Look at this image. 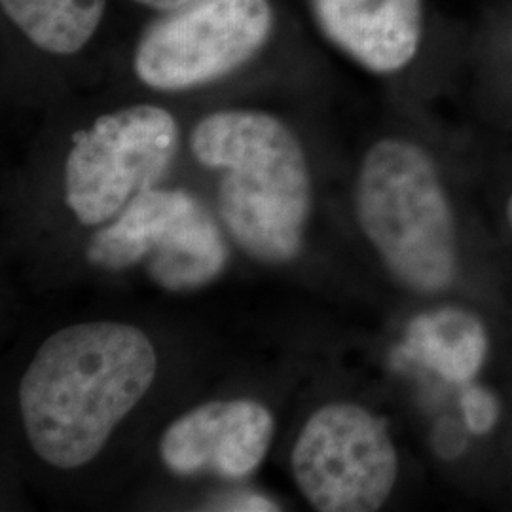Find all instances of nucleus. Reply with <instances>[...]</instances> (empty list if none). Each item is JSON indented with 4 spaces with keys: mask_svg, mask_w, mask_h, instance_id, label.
<instances>
[{
    "mask_svg": "<svg viewBox=\"0 0 512 512\" xmlns=\"http://www.w3.org/2000/svg\"><path fill=\"white\" fill-rule=\"evenodd\" d=\"M406 355L454 384H469L486 361L488 334L480 319L459 308L420 315L406 334Z\"/></svg>",
    "mask_w": 512,
    "mask_h": 512,
    "instance_id": "9d476101",
    "label": "nucleus"
},
{
    "mask_svg": "<svg viewBox=\"0 0 512 512\" xmlns=\"http://www.w3.org/2000/svg\"><path fill=\"white\" fill-rule=\"evenodd\" d=\"M275 421L264 404L249 399L211 401L173 421L160 440V458L175 475L203 471L243 478L266 458Z\"/></svg>",
    "mask_w": 512,
    "mask_h": 512,
    "instance_id": "6e6552de",
    "label": "nucleus"
},
{
    "mask_svg": "<svg viewBox=\"0 0 512 512\" xmlns=\"http://www.w3.org/2000/svg\"><path fill=\"white\" fill-rule=\"evenodd\" d=\"M194 158L222 173V222L262 262L300 253L311 211L310 165L293 129L272 112L224 109L203 116L190 137Z\"/></svg>",
    "mask_w": 512,
    "mask_h": 512,
    "instance_id": "f03ea898",
    "label": "nucleus"
},
{
    "mask_svg": "<svg viewBox=\"0 0 512 512\" xmlns=\"http://www.w3.org/2000/svg\"><path fill=\"white\" fill-rule=\"evenodd\" d=\"M141 8H147L150 12L156 14H165V12H173L177 8H181L184 4L192 2V0H129Z\"/></svg>",
    "mask_w": 512,
    "mask_h": 512,
    "instance_id": "4468645a",
    "label": "nucleus"
},
{
    "mask_svg": "<svg viewBox=\"0 0 512 512\" xmlns=\"http://www.w3.org/2000/svg\"><path fill=\"white\" fill-rule=\"evenodd\" d=\"M355 207L389 272L418 293H440L458 274V238L439 169L412 141L389 137L366 152Z\"/></svg>",
    "mask_w": 512,
    "mask_h": 512,
    "instance_id": "7ed1b4c3",
    "label": "nucleus"
},
{
    "mask_svg": "<svg viewBox=\"0 0 512 512\" xmlns=\"http://www.w3.org/2000/svg\"><path fill=\"white\" fill-rule=\"evenodd\" d=\"M158 372L147 334L92 321L42 342L19 384V412L38 458L61 471L88 465L143 401Z\"/></svg>",
    "mask_w": 512,
    "mask_h": 512,
    "instance_id": "f257e3e1",
    "label": "nucleus"
},
{
    "mask_svg": "<svg viewBox=\"0 0 512 512\" xmlns=\"http://www.w3.org/2000/svg\"><path fill=\"white\" fill-rule=\"evenodd\" d=\"M275 21L272 0H192L147 25L133 46L131 69L156 92L211 86L268 48Z\"/></svg>",
    "mask_w": 512,
    "mask_h": 512,
    "instance_id": "20e7f679",
    "label": "nucleus"
},
{
    "mask_svg": "<svg viewBox=\"0 0 512 512\" xmlns=\"http://www.w3.org/2000/svg\"><path fill=\"white\" fill-rule=\"evenodd\" d=\"M181 128L160 105H129L78 131L65 158V202L78 222L97 226L154 188L177 158Z\"/></svg>",
    "mask_w": 512,
    "mask_h": 512,
    "instance_id": "39448f33",
    "label": "nucleus"
},
{
    "mask_svg": "<svg viewBox=\"0 0 512 512\" xmlns=\"http://www.w3.org/2000/svg\"><path fill=\"white\" fill-rule=\"evenodd\" d=\"M222 511H279L274 501L260 495H234L219 503Z\"/></svg>",
    "mask_w": 512,
    "mask_h": 512,
    "instance_id": "ddd939ff",
    "label": "nucleus"
},
{
    "mask_svg": "<svg viewBox=\"0 0 512 512\" xmlns=\"http://www.w3.org/2000/svg\"><path fill=\"white\" fill-rule=\"evenodd\" d=\"M308 6L330 46L370 73H399L418 55L421 0H308Z\"/></svg>",
    "mask_w": 512,
    "mask_h": 512,
    "instance_id": "1a4fd4ad",
    "label": "nucleus"
},
{
    "mask_svg": "<svg viewBox=\"0 0 512 512\" xmlns=\"http://www.w3.org/2000/svg\"><path fill=\"white\" fill-rule=\"evenodd\" d=\"M507 220H509V226H511L512 232V194L511 198H509V202H507Z\"/></svg>",
    "mask_w": 512,
    "mask_h": 512,
    "instance_id": "2eb2a0df",
    "label": "nucleus"
},
{
    "mask_svg": "<svg viewBox=\"0 0 512 512\" xmlns=\"http://www.w3.org/2000/svg\"><path fill=\"white\" fill-rule=\"evenodd\" d=\"M150 258L148 274L167 291H194L219 277L228 251L215 220L184 190L148 188L88 245L90 262L124 270Z\"/></svg>",
    "mask_w": 512,
    "mask_h": 512,
    "instance_id": "423d86ee",
    "label": "nucleus"
},
{
    "mask_svg": "<svg viewBox=\"0 0 512 512\" xmlns=\"http://www.w3.org/2000/svg\"><path fill=\"white\" fill-rule=\"evenodd\" d=\"M298 488L315 511H378L399 476L384 421L363 406L330 403L311 414L291 456Z\"/></svg>",
    "mask_w": 512,
    "mask_h": 512,
    "instance_id": "0eeeda50",
    "label": "nucleus"
},
{
    "mask_svg": "<svg viewBox=\"0 0 512 512\" xmlns=\"http://www.w3.org/2000/svg\"><path fill=\"white\" fill-rule=\"evenodd\" d=\"M109 0H0L4 18L46 55L80 54L97 37Z\"/></svg>",
    "mask_w": 512,
    "mask_h": 512,
    "instance_id": "9b49d317",
    "label": "nucleus"
},
{
    "mask_svg": "<svg viewBox=\"0 0 512 512\" xmlns=\"http://www.w3.org/2000/svg\"><path fill=\"white\" fill-rule=\"evenodd\" d=\"M461 412L463 420L471 433L486 435L495 427L499 420V404L494 395L480 387L469 385L461 395Z\"/></svg>",
    "mask_w": 512,
    "mask_h": 512,
    "instance_id": "f8f14e48",
    "label": "nucleus"
}]
</instances>
